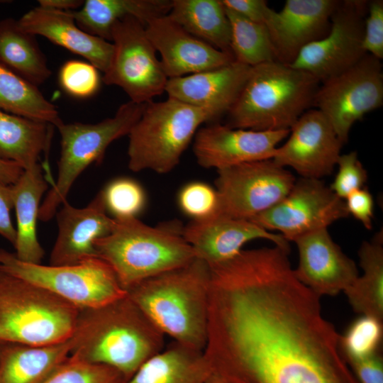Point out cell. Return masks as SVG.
I'll list each match as a JSON object with an SVG mask.
<instances>
[{
	"mask_svg": "<svg viewBox=\"0 0 383 383\" xmlns=\"http://www.w3.org/2000/svg\"><path fill=\"white\" fill-rule=\"evenodd\" d=\"M320 296L287 270L253 273L212 300L204 353L228 383H355Z\"/></svg>",
	"mask_w": 383,
	"mask_h": 383,
	"instance_id": "cell-1",
	"label": "cell"
},
{
	"mask_svg": "<svg viewBox=\"0 0 383 383\" xmlns=\"http://www.w3.org/2000/svg\"><path fill=\"white\" fill-rule=\"evenodd\" d=\"M165 337L127 294L101 306L79 309L70 355L111 367L127 381L165 348Z\"/></svg>",
	"mask_w": 383,
	"mask_h": 383,
	"instance_id": "cell-2",
	"label": "cell"
},
{
	"mask_svg": "<svg viewBox=\"0 0 383 383\" xmlns=\"http://www.w3.org/2000/svg\"><path fill=\"white\" fill-rule=\"evenodd\" d=\"M210 269L195 258L127 291L156 327L173 341L203 350L207 338Z\"/></svg>",
	"mask_w": 383,
	"mask_h": 383,
	"instance_id": "cell-3",
	"label": "cell"
},
{
	"mask_svg": "<svg viewBox=\"0 0 383 383\" xmlns=\"http://www.w3.org/2000/svg\"><path fill=\"white\" fill-rule=\"evenodd\" d=\"M114 219L111 232L96 240L94 248L126 292L196 258L183 236V227L175 223L152 226L137 217Z\"/></svg>",
	"mask_w": 383,
	"mask_h": 383,
	"instance_id": "cell-4",
	"label": "cell"
},
{
	"mask_svg": "<svg viewBox=\"0 0 383 383\" xmlns=\"http://www.w3.org/2000/svg\"><path fill=\"white\" fill-rule=\"evenodd\" d=\"M321 82L277 61L252 67L228 111V126L255 131L290 130L313 104Z\"/></svg>",
	"mask_w": 383,
	"mask_h": 383,
	"instance_id": "cell-5",
	"label": "cell"
},
{
	"mask_svg": "<svg viewBox=\"0 0 383 383\" xmlns=\"http://www.w3.org/2000/svg\"><path fill=\"white\" fill-rule=\"evenodd\" d=\"M221 116L213 108L196 106L170 97L146 103L128 135L129 169L170 172L179 164L201 126Z\"/></svg>",
	"mask_w": 383,
	"mask_h": 383,
	"instance_id": "cell-6",
	"label": "cell"
},
{
	"mask_svg": "<svg viewBox=\"0 0 383 383\" xmlns=\"http://www.w3.org/2000/svg\"><path fill=\"white\" fill-rule=\"evenodd\" d=\"M79 310L40 287L0 270V344L67 341Z\"/></svg>",
	"mask_w": 383,
	"mask_h": 383,
	"instance_id": "cell-7",
	"label": "cell"
},
{
	"mask_svg": "<svg viewBox=\"0 0 383 383\" xmlns=\"http://www.w3.org/2000/svg\"><path fill=\"white\" fill-rule=\"evenodd\" d=\"M145 104L129 101L119 106L113 117L96 123L62 122L57 128L61 137V151L56 181L43 201L39 219L50 220L79 174L91 163L100 162L109 145L128 135L140 118Z\"/></svg>",
	"mask_w": 383,
	"mask_h": 383,
	"instance_id": "cell-8",
	"label": "cell"
},
{
	"mask_svg": "<svg viewBox=\"0 0 383 383\" xmlns=\"http://www.w3.org/2000/svg\"><path fill=\"white\" fill-rule=\"evenodd\" d=\"M0 270L50 292L78 309L103 306L127 294L112 268L98 256L71 265L20 260L0 249Z\"/></svg>",
	"mask_w": 383,
	"mask_h": 383,
	"instance_id": "cell-9",
	"label": "cell"
},
{
	"mask_svg": "<svg viewBox=\"0 0 383 383\" xmlns=\"http://www.w3.org/2000/svg\"><path fill=\"white\" fill-rule=\"evenodd\" d=\"M113 53L103 82L121 87L130 101L146 104L165 92L168 78L145 26L127 16L117 21L111 33Z\"/></svg>",
	"mask_w": 383,
	"mask_h": 383,
	"instance_id": "cell-10",
	"label": "cell"
},
{
	"mask_svg": "<svg viewBox=\"0 0 383 383\" xmlns=\"http://www.w3.org/2000/svg\"><path fill=\"white\" fill-rule=\"evenodd\" d=\"M383 104L380 60L366 54L345 71L322 82L313 104L333 126L344 144L353 124Z\"/></svg>",
	"mask_w": 383,
	"mask_h": 383,
	"instance_id": "cell-11",
	"label": "cell"
},
{
	"mask_svg": "<svg viewBox=\"0 0 383 383\" xmlns=\"http://www.w3.org/2000/svg\"><path fill=\"white\" fill-rule=\"evenodd\" d=\"M218 213L251 220L282 201L296 178L272 160L238 164L217 170Z\"/></svg>",
	"mask_w": 383,
	"mask_h": 383,
	"instance_id": "cell-12",
	"label": "cell"
},
{
	"mask_svg": "<svg viewBox=\"0 0 383 383\" xmlns=\"http://www.w3.org/2000/svg\"><path fill=\"white\" fill-rule=\"evenodd\" d=\"M368 1H338L327 34L305 46L289 65L321 82L349 69L367 53L362 48Z\"/></svg>",
	"mask_w": 383,
	"mask_h": 383,
	"instance_id": "cell-13",
	"label": "cell"
},
{
	"mask_svg": "<svg viewBox=\"0 0 383 383\" xmlns=\"http://www.w3.org/2000/svg\"><path fill=\"white\" fill-rule=\"evenodd\" d=\"M349 216L345 201L318 179H296L288 194L253 221L267 231H277L288 242Z\"/></svg>",
	"mask_w": 383,
	"mask_h": 383,
	"instance_id": "cell-14",
	"label": "cell"
},
{
	"mask_svg": "<svg viewBox=\"0 0 383 383\" xmlns=\"http://www.w3.org/2000/svg\"><path fill=\"white\" fill-rule=\"evenodd\" d=\"M289 135L277 148L272 158L274 162L292 168L304 178L321 179L333 172L343 143L320 111L304 112L292 126Z\"/></svg>",
	"mask_w": 383,
	"mask_h": 383,
	"instance_id": "cell-15",
	"label": "cell"
},
{
	"mask_svg": "<svg viewBox=\"0 0 383 383\" xmlns=\"http://www.w3.org/2000/svg\"><path fill=\"white\" fill-rule=\"evenodd\" d=\"M289 130L255 131L213 123L196 132L193 151L199 165L219 170L245 162L272 160Z\"/></svg>",
	"mask_w": 383,
	"mask_h": 383,
	"instance_id": "cell-16",
	"label": "cell"
},
{
	"mask_svg": "<svg viewBox=\"0 0 383 383\" xmlns=\"http://www.w3.org/2000/svg\"><path fill=\"white\" fill-rule=\"evenodd\" d=\"M335 0H287L265 20L276 61L290 65L307 45L324 37L331 26Z\"/></svg>",
	"mask_w": 383,
	"mask_h": 383,
	"instance_id": "cell-17",
	"label": "cell"
},
{
	"mask_svg": "<svg viewBox=\"0 0 383 383\" xmlns=\"http://www.w3.org/2000/svg\"><path fill=\"white\" fill-rule=\"evenodd\" d=\"M183 236L196 258L211 267L226 262L243 250L247 243L268 240L289 250V242L280 234L267 231L248 219L229 217L219 213L194 220L183 227Z\"/></svg>",
	"mask_w": 383,
	"mask_h": 383,
	"instance_id": "cell-18",
	"label": "cell"
},
{
	"mask_svg": "<svg viewBox=\"0 0 383 383\" xmlns=\"http://www.w3.org/2000/svg\"><path fill=\"white\" fill-rule=\"evenodd\" d=\"M293 242L299 252L294 274L318 296L344 292L359 276L355 262L334 242L328 228L308 233Z\"/></svg>",
	"mask_w": 383,
	"mask_h": 383,
	"instance_id": "cell-19",
	"label": "cell"
},
{
	"mask_svg": "<svg viewBox=\"0 0 383 383\" xmlns=\"http://www.w3.org/2000/svg\"><path fill=\"white\" fill-rule=\"evenodd\" d=\"M145 33L168 79L220 67L234 61L233 56L192 35L167 15L155 18Z\"/></svg>",
	"mask_w": 383,
	"mask_h": 383,
	"instance_id": "cell-20",
	"label": "cell"
},
{
	"mask_svg": "<svg viewBox=\"0 0 383 383\" xmlns=\"http://www.w3.org/2000/svg\"><path fill=\"white\" fill-rule=\"evenodd\" d=\"M62 206L57 213L58 234L50 265H75L97 256L95 241L107 235L115 221L107 213L101 192L84 208H76L67 200Z\"/></svg>",
	"mask_w": 383,
	"mask_h": 383,
	"instance_id": "cell-21",
	"label": "cell"
},
{
	"mask_svg": "<svg viewBox=\"0 0 383 383\" xmlns=\"http://www.w3.org/2000/svg\"><path fill=\"white\" fill-rule=\"evenodd\" d=\"M18 23L25 31L42 35L52 43L79 55L105 73L111 64L113 43L84 32L71 11L38 6L26 13Z\"/></svg>",
	"mask_w": 383,
	"mask_h": 383,
	"instance_id": "cell-22",
	"label": "cell"
},
{
	"mask_svg": "<svg viewBox=\"0 0 383 383\" xmlns=\"http://www.w3.org/2000/svg\"><path fill=\"white\" fill-rule=\"evenodd\" d=\"M252 67L236 61L214 69L168 79V97L200 107H211L221 115L228 113L251 71Z\"/></svg>",
	"mask_w": 383,
	"mask_h": 383,
	"instance_id": "cell-23",
	"label": "cell"
},
{
	"mask_svg": "<svg viewBox=\"0 0 383 383\" xmlns=\"http://www.w3.org/2000/svg\"><path fill=\"white\" fill-rule=\"evenodd\" d=\"M17 228L16 256L21 261L41 264L45 252L37 236L41 198L48 187L40 165L24 170L11 185Z\"/></svg>",
	"mask_w": 383,
	"mask_h": 383,
	"instance_id": "cell-24",
	"label": "cell"
},
{
	"mask_svg": "<svg viewBox=\"0 0 383 383\" xmlns=\"http://www.w3.org/2000/svg\"><path fill=\"white\" fill-rule=\"evenodd\" d=\"M70 355L69 340L42 345L0 344V383H43Z\"/></svg>",
	"mask_w": 383,
	"mask_h": 383,
	"instance_id": "cell-25",
	"label": "cell"
},
{
	"mask_svg": "<svg viewBox=\"0 0 383 383\" xmlns=\"http://www.w3.org/2000/svg\"><path fill=\"white\" fill-rule=\"evenodd\" d=\"M212 370L203 350L172 341L125 383H205Z\"/></svg>",
	"mask_w": 383,
	"mask_h": 383,
	"instance_id": "cell-26",
	"label": "cell"
},
{
	"mask_svg": "<svg viewBox=\"0 0 383 383\" xmlns=\"http://www.w3.org/2000/svg\"><path fill=\"white\" fill-rule=\"evenodd\" d=\"M171 5L172 0H86L72 13L82 30L109 41L117 21L131 16L145 26L155 18L167 15Z\"/></svg>",
	"mask_w": 383,
	"mask_h": 383,
	"instance_id": "cell-27",
	"label": "cell"
},
{
	"mask_svg": "<svg viewBox=\"0 0 383 383\" xmlns=\"http://www.w3.org/2000/svg\"><path fill=\"white\" fill-rule=\"evenodd\" d=\"M52 126L0 111V159L24 170L40 165L38 160L50 145Z\"/></svg>",
	"mask_w": 383,
	"mask_h": 383,
	"instance_id": "cell-28",
	"label": "cell"
},
{
	"mask_svg": "<svg viewBox=\"0 0 383 383\" xmlns=\"http://www.w3.org/2000/svg\"><path fill=\"white\" fill-rule=\"evenodd\" d=\"M167 16L192 35L232 55L231 25L221 0H172Z\"/></svg>",
	"mask_w": 383,
	"mask_h": 383,
	"instance_id": "cell-29",
	"label": "cell"
},
{
	"mask_svg": "<svg viewBox=\"0 0 383 383\" xmlns=\"http://www.w3.org/2000/svg\"><path fill=\"white\" fill-rule=\"evenodd\" d=\"M0 64L37 87L51 75L35 35L13 18L0 20Z\"/></svg>",
	"mask_w": 383,
	"mask_h": 383,
	"instance_id": "cell-30",
	"label": "cell"
},
{
	"mask_svg": "<svg viewBox=\"0 0 383 383\" xmlns=\"http://www.w3.org/2000/svg\"><path fill=\"white\" fill-rule=\"evenodd\" d=\"M362 276L343 292L353 309L383 321V232L362 243L359 250Z\"/></svg>",
	"mask_w": 383,
	"mask_h": 383,
	"instance_id": "cell-31",
	"label": "cell"
},
{
	"mask_svg": "<svg viewBox=\"0 0 383 383\" xmlns=\"http://www.w3.org/2000/svg\"><path fill=\"white\" fill-rule=\"evenodd\" d=\"M0 111L45 122L56 128L63 121L56 106L38 87L0 64Z\"/></svg>",
	"mask_w": 383,
	"mask_h": 383,
	"instance_id": "cell-32",
	"label": "cell"
},
{
	"mask_svg": "<svg viewBox=\"0 0 383 383\" xmlns=\"http://www.w3.org/2000/svg\"><path fill=\"white\" fill-rule=\"evenodd\" d=\"M225 11L231 25V51L235 61L252 67L276 61L265 24L250 21L226 8Z\"/></svg>",
	"mask_w": 383,
	"mask_h": 383,
	"instance_id": "cell-33",
	"label": "cell"
},
{
	"mask_svg": "<svg viewBox=\"0 0 383 383\" xmlns=\"http://www.w3.org/2000/svg\"><path fill=\"white\" fill-rule=\"evenodd\" d=\"M382 336L383 321L362 315L350 325L343 335H340L341 353L348 362L371 356L379 352Z\"/></svg>",
	"mask_w": 383,
	"mask_h": 383,
	"instance_id": "cell-34",
	"label": "cell"
},
{
	"mask_svg": "<svg viewBox=\"0 0 383 383\" xmlns=\"http://www.w3.org/2000/svg\"><path fill=\"white\" fill-rule=\"evenodd\" d=\"M101 193L107 211L116 218L137 217L147 202L143 187L130 178L113 180Z\"/></svg>",
	"mask_w": 383,
	"mask_h": 383,
	"instance_id": "cell-35",
	"label": "cell"
},
{
	"mask_svg": "<svg viewBox=\"0 0 383 383\" xmlns=\"http://www.w3.org/2000/svg\"><path fill=\"white\" fill-rule=\"evenodd\" d=\"M124 376L106 365L69 357L43 383H125Z\"/></svg>",
	"mask_w": 383,
	"mask_h": 383,
	"instance_id": "cell-36",
	"label": "cell"
},
{
	"mask_svg": "<svg viewBox=\"0 0 383 383\" xmlns=\"http://www.w3.org/2000/svg\"><path fill=\"white\" fill-rule=\"evenodd\" d=\"M180 210L194 220H200L218 213L219 201L216 188L202 182H192L178 193Z\"/></svg>",
	"mask_w": 383,
	"mask_h": 383,
	"instance_id": "cell-37",
	"label": "cell"
},
{
	"mask_svg": "<svg viewBox=\"0 0 383 383\" xmlns=\"http://www.w3.org/2000/svg\"><path fill=\"white\" fill-rule=\"evenodd\" d=\"M59 82L69 94L77 98H87L94 94L100 86L98 69L89 62L69 60L59 72Z\"/></svg>",
	"mask_w": 383,
	"mask_h": 383,
	"instance_id": "cell-38",
	"label": "cell"
},
{
	"mask_svg": "<svg viewBox=\"0 0 383 383\" xmlns=\"http://www.w3.org/2000/svg\"><path fill=\"white\" fill-rule=\"evenodd\" d=\"M336 165L338 172L329 188L344 200L354 191L363 188L367 180V172L355 151L340 155Z\"/></svg>",
	"mask_w": 383,
	"mask_h": 383,
	"instance_id": "cell-39",
	"label": "cell"
},
{
	"mask_svg": "<svg viewBox=\"0 0 383 383\" xmlns=\"http://www.w3.org/2000/svg\"><path fill=\"white\" fill-rule=\"evenodd\" d=\"M362 48L379 60L383 58V1H368L365 18Z\"/></svg>",
	"mask_w": 383,
	"mask_h": 383,
	"instance_id": "cell-40",
	"label": "cell"
},
{
	"mask_svg": "<svg viewBox=\"0 0 383 383\" xmlns=\"http://www.w3.org/2000/svg\"><path fill=\"white\" fill-rule=\"evenodd\" d=\"M349 215H352L367 230L372 228L374 201L372 194L361 188L350 194L345 199Z\"/></svg>",
	"mask_w": 383,
	"mask_h": 383,
	"instance_id": "cell-41",
	"label": "cell"
},
{
	"mask_svg": "<svg viewBox=\"0 0 383 383\" xmlns=\"http://www.w3.org/2000/svg\"><path fill=\"white\" fill-rule=\"evenodd\" d=\"M223 6L253 22L265 23L271 10L265 0H221Z\"/></svg>",
	"mask_w": 383,
	"mask_h": 383,
	"instance_id": "cell-42",
	"label": "cell"
},
{
	"mask_svg": "<svg viewBox=\"0 0 383 383\" xmlns=\"http://www.w3.org/2000/svg\"><path fill=\"white\" fill-rule=\"evenodd\" d=\"M360 383H383V363L379 353L350 361Z\"/></svg>",
	"mask_w": 383,
	"mask_h": 383,
	"instance_id": "cell-43",
	"label": "cell"
},
{
	"mask_svg": "<svg viewBox=\"0 0 383 383\" xmlns=\"http://www.w3.org/2000/svg\"><path fill=\"white\" fill-rule=\"evenodd\" d=\"M13 208V198L11 185L0 182V235L9 240L13 246L16 240V229L14 228L10 216Z\"/></svg>",
	"mask_w": 383,
	"mask_h": 383,
	"instance_id": "cell-44",
	"label": "cell"
},
{
	"mask_svg": "<svg viewBox=\"0 0 383 383\" xmlns=\"http://www.w3.org/2000/svg\"><path fill=\"white\" fill-rule=\"evenodd\" d=\"M24 170L19 165L0 159V182L12 185L19 179Z\"/></svg>",
	"mask_w": 383,
	"mask_h": 383,
	"instance_id": "cell-45",
	"label": "cell"
},
{
	"mask_svg": "<svg viewBox=\"0 0 383 383\" xmlns=\"http://www.w3.org/2000/svg\"><path fill=\"white\" fill-rule=\"evenodd\" d=\"M39 6L63 11L79 9L84 1L82 0H39Z\"/></svg>",
	"mask_w": 383,
	"mask_h": 383,
	"instance_id": "cell-46",
	"label": "cell"
},
{
	"mask_svg": "<svg viewBox=\"0 0 383 383\" xmlns=\"http://www.w3.org/2000/svg\"><path fill=\"white\" fill-rule=\"evenodd\" d=\"M205 383H228V382H227L226 381L223 379L221 377H220L219 376L212 372Z\"/></svg>",
	"mask_w": 383,
	"mask_h": 383,
	"instance_id": "cell-47",
	"label": "cell"
}]
</instances>
